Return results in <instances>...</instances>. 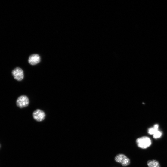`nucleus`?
Here are the masks:
<instances>
[{
	"label": "nucleus",
	"instance_id": "1",
	"mask_svg": "<svg viewBox=\"0 0 167 167\" xmlns=\"http://www.w3.org/2000/svg\"><path fill=\"white\" fill-rule=\"evenodd\" d=\"M138 146L142 149H146L150 147L152 143L151 139L147 136L138 138L136 141Z\"/></svg>",
	"mask_w": 167,
	"mask_h": 167
},
{
	"label": "nucleus",
	"instance_id": "2",
	"mask_svg": "<svg viewBox=\"0 0 167 167\" xmlns=\"http://www.w3.org/2000/svg\"><path fill=\"white\" fill-rule=\"evenodd\" d=\"M115 161L120 163L124 166L129 165L130 163V159L124 154H119L116 156L115 158Z\"/></svg>",
	"mask_w": 167,
	"mask_h": 167
},
{
	"label": "nucleus",
	"instance_id": "3",
	"mask_svg": "<svg viewBox=\"0 0 167 167\" xmlns=\"http://www.w3.org/2000/svg\"><path fill=\"white\" fill-rule=\"evenodd\" d=\"M29 104V100L26 95H22L19 97L16 101L17 107L22 108L27 107Z\"/></svg>",
	"mask_w": 167,
	"mask_h": 167
},
{
	"label": "nucleus",
	"instance_id": "4",
	"mask_svg": "<svg viewBox=\"0 0 167 167\" xmlns=\"http://www.w3.org/2000/svg\"><path fill=\"white\" fill-rule=\"evenodd\" d=\"M12 74L14 79L18 81L23 80L24 78V72L21 69L17 67L12 71Z\"/></svg>",
	"mask_w": 167,
	"mask_h": 167
},
{
	"label": "nucleus",
	"instance_id": "5",
	"mask_svg": "<svg viewBox=\"0 0 167 167\" xmlns=\"http://www.w3.org/2000/svg\"><path fill=\"white\" fill-rule=\"evenodd\" d=\"M33 117L36 121L41 122L45 119L46 114L43 111L40 109H38L33 112Z\"/></svg>",
	"mask_w": 167,
	"mask_h": 167
},
{
	"label": "nucleus",
	"instance_id": "6",
	"mask_svg": "<svg viewBox=\"0 0 167 167\" xmlns=\"http://www.w3.org/2000/svg\"><path fill=\"white\" fill-rule=\"evenodd\" d=\"M41 58L38 54H33L30 56L28 59L29 63L32 65L39 63L40 61Z\"/></svg>",
	"mask_w": 167,
	"mask_h": 167
},
{
	"label": "nucleus",
	"instance_id": "7",
	"mask_svg": "<svg viewBox=\"0 0 167 167\" xmlns=\"http://www.w3.org/2000/svg\"><path fill=\"white\" fill-rule=\"evenodd\" d=\"M147 164L149 167H161L159 162L155 160L148 161Z\"/></svg>",
	"mask_w": 167,
	"mask_h": 167
},
{
	"label": "nucleus",
	"instance_id": "8",
	"mask_svg": "<svg viewBox=\"0 0 167 167\" xmlns=\"http://www.w3.org/2000/svg\"><path fill=\"white\" fill-rule=\"evenodd\" d=\"M159 126L156 124L154 125L153 128H149L148 130V133L150 135H153L154 134L158 131Z\"/></svg>",
	"mask_w": 167,
	"mask_h": 167
},
{
	"label": "nucleus",
	"instance_id": "9",
	"mask_svg": "<svg viewBox=\"0 0 167 167\" xmlns=\"http://www.w3.org/2000/svg\"><path fill=\"white\" fill-rule=\"evenodd\" d=\"M162 135V132L158 131L156 132L153 135V138L155 139H157L160 138Z\"/></svg>",
	"mask_w": 167,
	"mask_h": 167
}]
</instances>
